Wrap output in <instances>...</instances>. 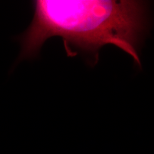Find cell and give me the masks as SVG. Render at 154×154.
<instances>
[{"label": "cell", "instance_id": "6da1fadb", "mask_svg": "<svg viewBox=\"0 0 154 154\" xmlns=\"http://www.w3.org/2000/svg\"><path fill=\"white\" fill-rule=\"evenodd\" d=\"M33 20L18 37V61L38 54L44 42L60 36L68 57L82 54L91 65L113 44L141 66L138 49L149 28L147 3L134 0H36Z\"/></svg>", "mask_w": 154, "mask_h": 154}]
</instances>
